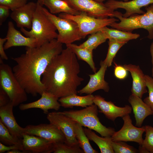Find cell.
<instances>
[{"label":"cell","instance_id":"obj_1","mask_svg":"<svg viewBox=\"0 0 153 153\" xmlns=\"http://www.w3.org/2000/svg\"><path fill=\"white\" fill-rule=\"evenodd\" d=\"M62 44L55 39L42 45L26 47L24 54L12 58L16 63L14 75L27 94L35 97L45 91L42 75L52 59L63 50Z\"/></svg>","mask_w":153,"mask_h":153},{"label":"cell","instance_id":"obj_2","mask_svg":"<svg viewBox=\"0 0 153 153\" xmlns=\"http://www.w3.org/2000/svg\"><path fill=\"white\" fill-rule=\"evenodd\" d=\"M76 56L67 47L52 59L41 77L45 91L58 98L77 94L84 79L78 76L80 66Z\"/></svg>","mask_w":153,"mask_h":153},{"label":"cell","instance_id":"obj_3","mask_svg":"<svg viewBox=\"0 0 153 153\" xmlns=\"http://www.w3.org/2000/svg\"><path fill=\"white\" fill-rule=\"evenodd\" d=\"M37 7L33 19L30 30L24 28L20 30L27 37L36 39L38 46L57 38L56 28L44 13L43 5L37 2Z\"/></svg>","mask_w":153,"mask_h":153},{"label":"cell","instance_id":"obj_4","mask_svg":"<svg viewBox=\"0 0 153 153\" xmlns=\"http://www.w3.org/2000/svg\"><path fill=\"white\" fill-rule=\"evenodd\" d=\"M146 12L142 14H135L128 18L124 17L120 12L114 11L113 17H116L120 22H114L110 25L113 28L131 32L134 30L143 28L148 33L147 37L153 39V4L146 7Z\"/></svg>","mask_w":153,"mask_h":153},{"label":"cell","instance_id":"obj_5","mask_svg":"<svg viewBox=\"0 0 153 153\" xmlns=\"http://www.w3.org/2000/svg\"><path fill=\"white\" fill-rule=\"evenodd\" d=\"M82 126L95 131L102 137H110L115 131L111 127H107L100 122L98 116L97 106L95 104L79 110L60 112Z\"/></svg>","mask_w":153,"mask_h":153},{"label":"cell","instance_id":"obj_6","mask_svg":"<svg viewBox=\"0 0 153 153\" xmlns=\"http://www.w3.org/2000/svg\"><path fill=\"white\" fill-rule=\"evenodd\" d=\"M0 88L7 94L14 107L27 100V93L14 76L12 68L3 62L0 65Z\"/></svg>","mask_w":153,"mask_h":153},{"label":"cell","instance_id":"obj_7","mask_svg":"<svg viewBox=\"0 0 153 153\" xmlns=\"http://www.w3.org/2000/svg\"><path fill=\"white\" fill-rule=\"evenodd\" d=\"M59 16L72 20L77 24L80 36L84 38L87 35L100 31L102 28L110 26L119 20L113 17L110 18H98L90 16L86 12H81L76 15H72L61 13Z\"/></svg>","mask_w":153,"mask_h":153},{"label":"cell","instance_id":"obj_8","mask_svg":"<svg viewBox=\"0 0 153 153\" xmlns=\"http://www.w3.org/2000/svg\"><path fill=\"white\" fill-rule=\"evenodd\" d=\"M43 10L58 31L56 39L58 42L66 45L82 39L78 25L74 21L57 16L50 13L43 7Z\"/></svg>","mask_w":153,"mask_h":153},{"label":"cell","instance_id":"obj_9","mask_svg":"<svg viewBox=\"0 0 153 153\" xmlns=\"http://www.w3.org/2000/svg\"><path fill=\"white\" fill-rule=\"evenodd\" d=\"M73 9L98 18L113 17L114 10L107 7L103 2L94 0H63Z\"/></svg>","mask_w":153,"mask_h":153},{"label":"cell","instance_id":"obj_10","mask_svg":"<svg viewBox=\"0 0 153 153\" xmlns=\"http://www.w3.org/2000/svg\"><path fill=\"white\" fill-rule=\"evenodd\" d=\"M46 118L50 123L59 128L63 133L66 139L65 144L71 146L79 145L74 131L76 122L60 112L48 113Z\"/></svg>","mask_w":153,"mask_h":153},{"label":"cell","instance_id":"obj_11","mask_svg":"<svg viewBox=\"0 0 153 153\" xmlns=\"http://www.w3.org/2000/svg\"><path fill=\"white\" fill-rule=\"evenodd\" d=\"M123 125L121 128L115 131L112 136L113 141H131L137 143L139 145L142 144L143 135L145 132V126L138 127L134 126L129 114L122 118Z\"/></svg>","mask_w":153,"mask_h":153},{"label":"cell","instance_id":"obj_12","mask_svg":"<svg viewBox=\"0 0 153 153\" xmlns=\"http://www.w3.org/2000/svg\"><path fill=\"white\" fill-rule=\"evenodd\" d=\"M24 133L39 137L54 143H65L66 141L65 137L60 129L50 123L28 125L24 128Z\"/></svg>","mask_w":153,"mask_h":153},{"label":"cell","instance_id":"obj_13","mask_svg":"<svg viewBox=\"0 0 153 153\" xmlns=\"http://www.w3.org/2000/svg\"><path fill=\"white\" fill-rule=\"evenodd\" d=\"M94 103L99 110V112L103 113L108 119L114 121L118 117L122 118L130 114L132 111L131 107L126 105L123 107L116 106L111 101H107L99 95L94 96Z\"/></svg>","mask_w":153,"mask_h":153},{"label":"cell","instance_id":"obj_14","mask_svg":"<svg viewBox=\"0 0 153 153\" xmlns=\"http://www.w3.org/2000/svg\"><path fill=\"white\" fill-rule=\"evenodd\" d=\"M22 143L23 151L26 153L53 152L54 143L39 137L24 133Z\"/></svg>","mask_w":153,"mask_h":153},{"label":"cell","instance_id":"obj_15","mask_svg":"<svg viewBox=\"0 0 153 153\" xmlns=\"http://www.w3.org/2000/svg\"><path fill=\"white\" fill-rule=\"evenodd\" d=\"M152 4L153 0H132L127 2L109 0L104 3L107 7L114 10L118 8L125 9L126 12L122 16L126 18L135 14L144 13L145 12L141 8Z\"/></svg>","mask_w":153,"mask_h":153},{"label":"cell","instance_id":"obj_16","mask_svg":"<svg viewBox=\"0 0 153 153\" xmlns=\"http://www.w3.org/2000/svg\"><path fill=\"white\" fill-rule=\"evenodd\" d=\"M100 67L99 70L93 74L89 75L90 79L87 84L78 91L80 94H92L94 92L102 90L106 92L109 90L108 83L105 81L104 77L108 66L101 61L100 63Z\"/></svg>","mask_w":153,"mask_h":153},{"label":"cell","instance_id":"obj_17","mask_svg":"<svg viewBox=\"0 0 153 153\" xmlns=\"http://www.w3.org/2000/svg\"><path fill=\"white\" fill-rule=\"evenodd\" d=\"M41 96V97L36 101L20 104L19 106V109L24 110L33 108L39 109L42 110L44 114H48L49 110L57 111L61 106L59 98L52 94L45 91Z\"/></svg>","mask_w":153,"mask_h":153},{"label":"cell","instance_id":"obj_18","mask_svg":"<svg viewBox=\"0 0 153 153\" xmlns=\"http://www.w3.org/2000/svg\"><path fill=\"white\" fill-rule=\"evenodd\" d=\"M37 7V3L29 2L12 11L10 17L16 22L17 27L31 29Z\"/></svg>","mask_w":153,"mask_h":153},{"label":"cell","instance_id":"obj_19","mask_svg":"<svg viewBox=\"0 0 153 153\" xmlns=\"http://www.w3.org/2000/svg\"><path fill=\"white\" fill-rule=\"evenodd\" d=\"M7 40L4 45L5 50L14 46H25L34 47L38 46L37 40L34 38L25 37L16 30L13 23L9 21L8 24Z\"/></svg>","mask_w":153,"mask_h":153},{"label":"cell","instance_id":"obj_20","mask_svg":"<svg viewBox=\"0 0 153 153\" xmlns=\"http://www.w3.org/2000/svg\"><path fill=\"white\" fill-rule=\"evenodd\" d=\"M14 106L10 102L6 105L0 107V120L13 136L22 139L24 133V128L20 126L16 122L13 114Z\"/></svg>","mask_w":153,"mask_h":153},{"label":"cell","instance_id":"obj_21","mask_svg":"<svg viewBox=\"0 0 153 153\" xmlns=\"http://www.w3.org/2000/svg\"><path fill=\"white\" fill-rule=\"evenodd\" d=\"M123 66L129 71L132 78L131 94L142 98L147 91L145 75L139 65L132 64Z\"/></svg>","mask_w":153,"mask_h":153},{"label":"cell","instance_id":"obj_22","mask_svg":"<svg viewBox=\"0 0 153 153\" xmlns=\"http://www.w3.org/2000/svg\"><path fill=\"white\" fill-rule=\"evenodd\" d=\"M134 114L135 126L140 127L144 119L147 116L153 114L150 107L143 101L141 98L131 94L128 99Z\"/></svg>","mask_w":153,"mask_h":153},{"label":"cell","instance_id":"obj_23","mask_svg":"<svg viewBox=\"0 0 153 153\" xmlns=\"http://www.w3.org/2000/svg\"><path fill=\"white\" fill-rule=\"evenodd\" d=\"M94 96L89 94L84 96L73 94L60 98L58 101L61 106L65 108L74 106L86 107L93 104Z\"/></svg>","mask_w":153,"mask_h":153},{"label":"cell","instance_id":"obj_24","mask_svg":"<svg viewBox=\"0 0 153 153\" xmlns=\"http://www.w3.org/2000/svg\"><path fill=\"white\" fill-rule=\"evenodd\" d=\"M89 139L94 142L98 146L101 153H114L112 148L111 137H101L98 136L91 129L83 128Z\"/></svg>","mask_w":153,"mask_h":153},{"label":"cell","instance_id":"obj_25","mask_svg":"<svg viewBox=\"0 0 153 153\" xmlns=\"http://www.w3.org/2000/svg\"><path fill=\"white\" fill-rule=\"evenodd\" d=\"M43 5L47 7L49 12L53 14L65 13L76 15L81 12L73 8L63 0H44Z\"/></svg>","mask_w":153,"mask_h":153},{"label":"cell","instance_id":"obj_26","mask_svg":"<svg viewBox=\"0 0 153 153\" xmlns=\"http://www.w3.org/2000/svg\"><path fill=\"white\" fill-rule=\"evenodd\" d=\"M101 30L107 39H113L126 43L130 40L136 39L140 35L131 32L123 31L114 28H110L107 26Z\"/></svg>","mask_w":153,"mask_h":153},{"label":"cell","instance_id":"obj_27","mask_svg":"<svg viewBox=\"0 0 153 153\" xmlns=\"http://www.w3.org/2000/svg\"><path fill=\"white\" fill-rule=\"evenodd\" d=\"M76 55L78 59L86 62L94 73L96 68L93 60V50L72 43L66 45Z\"/></svg>","mask_w":153,"mask_h":153},{"label":"cell","instance_id":"obj_28","mask_svg":"<svg viewBox=\"0 0 153 153\" xmlns=\"http://www.w3.org/2000/svg\"><path fill=\"white\" fill-rule=\"evenodd\" d=\"M75 136L80 147L85 153H97L98 152L91 146L89 139L85 133L83 126L76 122L74 128Z\"/></svg>","mask_w":153,"mask_h":153},{"label":"cell","instance_id":"obj_29","mask_svg":"<svg viewBox=\"0 0 153 153\" xmlns=\"http://www.w3.org/2000/svg\"><path fill=\"white\" fill-rule=\"evenodd\" d=\"M90 35L86 41L79 45L80 46L93 50L107 39L101 30Z\"/></svg>","mask_w":153,"mask_h":153},{"label":"cell","instance_id":"obj_30","mask_svg":"<svg viewBox=\"0 0 153 153\" xmlns=\"http://www.w3.org/2000/svg\"><path fill=\"white\" fill-rule=\"evenodd\" d=\"M126 43L125 42L113 39H109L107 53L104 62L110 67L112 65L114 58L119 49Z\"/></svg>","mask_w":153,"mask_h":153},{"label":"cell","instance_id":"obj_31","mask_svg":"<svg viewBox=\"0 0 153 153\" xmlns=\"http://www.w3.org/2000/svg\"><path fill=\"white\" fill-rule=\"evenodd\" d=\"M0 141L7 145L22 144V139L12 135L7 128L0 120Z\"/></svg>","mask_w":153,"mask_h":153},{"label":"cell","instance_id":"obj_32","mask_svg":"<svg viewBox=\"0 0 153 153\" xmlns=\"http://www.w3.org/2000/svg\"><path fill=\"white\" fill-rule=\"evenodd\" d=\"M80 148L79 145L71 146L63 143H54L53 153H84Z\"/></svg>","mask_w":153,"mask_h":153},{"label":"cell","instance_id":"obj_33","mask_svg":"<svg viewBox=\"0 0 153 153\" xmlns=\"http://www.w3.org/2000/svg\"><path fill=\"white\" fill-rule=\"evenodd\" d=\"M112 148L115 153H139L138 150L123 141H114L112 143Z\"/></svg>","mask_w":153,"mask_h":153},{"label":"cell","instance_id":"obj_34","mask_svg":"<svg viewBox=\"0 0 153 153\" xmlns=\"http://www.w3.org/2000/svg\"><path fill=\"white\" fill-rule=\"evenodd\" d=\"M144 126L145 137L141 145L148 153H153V127L149 125Z\"/></svg>","mask_w":153,"mask_h":153},{"label":"cell","instance_id":"obj_35","mask_svg":"<svg viewBox=\"0 0 153 153\" xmlns=\"http://www.w3.org/2000/svg\"><path fill=\"white\" fill-rule=\"evenodd\" d=\"M147 88L148 90V96L143 100L151 108L153 112V78L148 75H145Z\"/></svg>","mask_w":153,"mask_h":153},{"label":"cell","instance_id":"obj_36","mask_svg":"<svg viewBox=\"0 0 153 153\" xmlns=\"http://www.w3.org/2000/svg\"><path fill=\"white\" fill-rule=\"evenodd\" d=\"M28 0H0V5L5 6L12 11L27 3Z\"/></svg>","mask_w":153,"mask_h":153},{"label":"cell","instance_id":"obj_37","mask_svg":"<svg viewBox=\"0 0 153 153\" xmlns=\"http://www.w3.org/2000/svg\"><path fill=\"white\" fill-rule=\"evenodd\" d=\"M114 75L115 77L119 80H124L127 77L128 71L123 65L117 64L114 63Z\"/></svg>","mask_w":153,"mask_h":153},{"label":"cell","instance_id":"obj_38","mask_svg":"<svg viewBox=\"0 0 153 153\" xmlns=\"http://www.w3.org/2000/svg\"><path fill=\"white\" fill-rule=\"evenodd\" d=\"M18 149L23 151L22 144H14L10 145H5L0 142V153H4L10 150Z\"/></svg>","mask_w":153,"mask_h":153},{"label":"cell","instance_id":"obj_39","mask_svg":"<svg viewBox=\"0 0 153 153\" xmlns=\"http://www.w3.org/2000/svg\"><path fill=\"white\" fill-rule=\"evenodd\" d=\"M10 9L5 6L0 5V25H2L9 15Z\"/></svg>","mask_w":153,"mask_h":153},{"label":"cell","instance_id":"obj_40","mask_svg":"<svg viewBox=\"0 0 153 153\" xmlns=\"http://www.w3.org/2000/svg\"><path fill=\"white\" fill-rule=\"evenodd\" d=\"M10 102V100L7 94L0 88V107L6 105Z\"/></svg>","mask_w":153,"mask_h":153},{"label":"cell","instance_id":"obj_41","mask_svg":"<svg viewBox=\"0 0 153 153\" xmlns=\"http://www.w3.org/2000/svg\"><path fill=\"white\" fill-rule=\"evenodd\" d=\"M7 40V38L5 37L0 38V58L3 60H7L8 58L4 51V45Z\"/></svg>","mask_w":153,"mask_h":153},{"label":"cell","instance_id":"obj_42","mask_svg":"<svg viewBox=\"0 0 153 153\" xmlns=\"http://www.w3.org/2000/svg\"><path fill=\"white\" fill-rule=\"evenodd\" d=\"M150 51L151 56V61L152 65V75L153 77V41L152 42L150 48Z\"/></svg>","mask_w":153,"mask_h":153},{"label":"cell","instance_id":"obj_43","mask_svg":"<svg viewBox=\"0 0 153 153\" xmlns=\"http://www.w3.org/2000/svg\"><path fill=\"white\" fill-rule=\"evenodd\" d=\"M7 153H25L26 152L22 150L18 149H15L7 152Z\"/></svg>","mask_w":153,"mask_h":153},{"label":"cell","instance_id":"obj_44","mask_svg":"<svg viewBox=\"0 0 153 153\" xmlns=\"http://www.w3.org/2000/svg\"><path fill=\"white\" fill-rule=\"evenodd\" d=\"M138 150L139 153H148V152L141 145H139Z\"/></svg>","mask_w":153,"mask_h":153},{"label":"cell","instance_id":"obj_45","mask_svg":"<svg viewBox=\"0 0 153 153\" xmlns=\"http://www.w3.org/2000/svg\"><path fill=\"white\" fill-rule=\"evenodd\" d=\"M96 1L99 2H103V1H105L106 0H94ZM124 2H127L129 1V0H123Z\"/></svg>","mask_w":153,"mask_h":153},{"label":"cell","instance_id":"obj_46","mask_svg":"<svg viewBox=\"0 0 153 153\" xmlns=\"http://www.w3.org/2000/svg\"><path fill=\"white\" fill-rule=\"evenodd\" d=\"M37 1L39 2L41 4L43 5L44 0H37Z\"/></svg>","mask_w":153,"mask_h":153}]
</instances>
